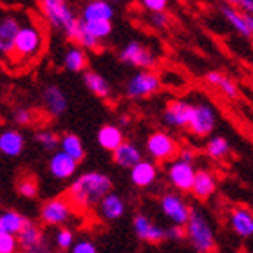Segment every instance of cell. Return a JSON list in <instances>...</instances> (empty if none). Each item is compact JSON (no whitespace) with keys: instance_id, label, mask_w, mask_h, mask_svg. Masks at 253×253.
<instances>
[{"instance_id":"cell-26","label":"cell","mask_w":253,"mask_h":253,"mask_svg":"<svg viewBox=\"0 0 253 253\" xmlns=\"http://www.w3.org/2000/svg\"><path fill=\"white\" fill-rule=\"evenodd\" d=\"M221 15H222V18H224V20H226L228 24L241 35V37L252 38V31H250L248 20H246V15H244L243 11L237 9V7H233L232 4H224V5H221Z\"/></svg>"},{"instance_id":"cell-2","label":"cell","mask_w":253,"mask_h":253,"mask_svg":"<svg viewBox=\"0 0 253 253\" xmlns=\"http://www.w3.org/2000/svg\"><path fill=\"white\" fill-rule=\"evenodd\" d=\"M40 9H42L43 18L53 29L65 33V37L71 42H76L80 37V20L73 7L63 2V0H42L40 2Z\"/></svg>"},{"instance_id":"cell-22","label":"cell","mask_w":253,"mask_h":253,"mask_svg":"<svg viewBox=\"0 0 253 253\" xmlns=\"http://www.w3.org/2000/svg\"><path fill=\"white\" fill-rule=\"evenodd\" d=\"M96 141L103 150H109V152H116L118 148L125 143V136H123V130L120 125H114V123H105L103 126H100V130L96 134Z\"/></svg>"},{"instance_id":"cell-20","label":"cell","mask_w":253,"mask_h":253,"mask_svg":"<svg viewBox=\"0 0 253 253\" xmlns=\"http://www.w3.org/2000/svg\"><path fill=\"white\" fill-rule=\"evenodd\" d=\"M80 18L84 22H112L114 7L105 0H90L82 7Z\"/></svg>"},{"instance_id":"cell-42","label":"cell","mask_w":253,"mask_h":253,"mask_svg":"<svg viewBox=\"0 0 253 253\" xmlns=\"http://www.w3.org/2000/svg\"><path fill=\"white\" fill-rule=\"evenodd\" d=\"M226 78L222 73H219V71H210V73H206L205 80H206V84H210L213 85V87H217L219 89V85L222 84V80Z\"/></svg>"},{"instance_id":"cell-10","label":"cell","mask_w":253,"mask_h":253,"mask_svg":"<svg viewBox=\"0 0 253 253\" xmlns=\"http://www.w3.org/2000/svg\"><path fill=\"white\" fill-rule=\"evenodd\" d=\"M195 175H197V170L194 165L185 163L181 159H174L172 163H169V169H167V179L172 185V188L181 194L192 192Z\"/></svg>"},{"instance_id":"cell-38","label":"cell","mask_w":253,"mask_h":253,"mask_svg":"<svg viewBox=\"0 0 253 253\" xmlns=\"http://www.w3.org/2000/svg\"><path fill=\"white\" fill-rule=\"evenodd\" d=\"M69 253H98V248L89 239H80V241H76V244Z\"/></svg>"},{"instance_id":"cell-46","label":"cell","mask_w":253,"mask_h":253,"mask_svg":"<svg viewBox=\"0 0 253 253\" xmlns=\"http://www.w3.org/2000/svg\"><path fill=\"white\" fill-rule=\"evenodd\" d=\"M244 15H246V13H244ZM246 20H248L250 31H252V38H253V16L252 15H246Z\"/></svg>"},{"instance_id":"cell-45","label":"cell","mask_w":253,"mask_h":253,"mask_svg":"<svg viewBox=\"0 0 253 253\" xmlns=\"http://www.w3.org/2000/svg\"><path fill=\"white\" fill-rule=\"evenodd\" d=\"M235 4H237V7L243 11V13L253 16V0H237Z\"/></svg>"},{"instance_id":"cell-48","label":"cell","mask_w":253,"mask_h":253,"mask_svg":"<svg viewBox=\"0 0 253 253\" xmlns=\"http://www.w3.org/2000/svg\"><path fill=\"white\" fill-rule=\"evenodd\" d=\"M60 253H63V252H60Z\"/></svg>"},{"instance_id":"cell-17","label":"cell","mask_w":253,"mask_h":253,"mask_svg":"<svg viewBox=\"0 0 253 253\" xmlns=\"http://www.w3.org/2000/svg\"><path fill=\"white\" fill-rule=\"evenodd\" d=\"M49 174L53 175L54 179L65 181L74 177L76 170H78V161H74L73 158H69L67 154H63L62 150L51 154L47 163Z\"/></svg>"},{"instance_id":"cell-6","label":"cell","mask_w":253,"mask_h":253,"mask_svg":"<svg viewBox=\"0 0 253 253\" xmlns=\"http://www.w3.org/2000/svg\"><path fill=\"white\" fill-rule=\"evenodd\" d=\"M159 208L172 224L186 226L192 215V206L185 201L179 192H167L159 197Z\"/></svg>"},{"instance_id":"cell-47","label":"cell","mask_w":253,"mask_h":253,"mask_svg":"<svg viewBox=\"0 0 253 253\" xmlns=\"http://www.w3.org/2000/svg\"><path fill=\"white\" fill-rule=\"evenodd\" d=\"M118 122H120V125H126V123H128V118H126V116H123V118H120V120H118Z\"/></svg>"},{"instance_id":"cell-12","label":"cell","mask_w":253,"mask_h":253,"mask_svg":"<svg viewBox=\"0 0 253 253\" xmlns=\"http://www.w3.org/2000/svg\"><path fill=\"white\" fill-rule=\"evenodd\" d=\"M22 253H53V248L43 235L42 228L35 222H27L24 232L18 235Z\"/></svg>"},{"instance_id":"cell-13","label":"cell","mask_w":253,"mask_h":253,"mask_svg":"<svg viewBox=\"0 0 253 253\" xmlns=\"http://www.w3.org/2000/svg\"><path fill=\"white\" fill-rule=\"evenodd\" d=\"M132 230L136 233V237L143 243L148 244H159L167 239V230L161 228L156 221H152L145 213H136L132 219Z\"/></svg>"},{"instance_id":"cell-11","label":"cell","mask_w":253,"mask_h":253,"mask_svg":"<svg viewBox=\"0 0 253 253\" xmlns=\"http://www.w3.org/2000/svg\"><path fill=\"white\" fill-rule=\"evenodd\" d=\"M120 60L126 65L139 67L141 71H150V67H154V63H156L154 53L139 40L126 42L120 51Z\"/></svg>"},{"instance_id":"cell-44","label":"cell","mask_w":253,"mask_h":253,"mask_svg":"<svg viewBox=\"0 0 253 253\" xmlns=\"http://www.w3.org/2000/svg\"><path fill=\"white\" fill-rule=\"evenodd\" d=\"M177 159H181V161H185V163L194 165V161H195V152H194V150H190V148H181V150H179V156H177Z\"/></svg>"},{"instance_id":"cell-27","label":"cell","mask_w":253,"mask_h":253,"mask_svg":"<svg viewBox=\"0 0 253 253\" xmlns=\"http://www.w3.org/2000/svg\"><path fill=\"white\" fill-rule=\"evenodd\" d=\"M29 219L22 215L20 211L16 210H4L0 213V233H7V235H15L18 237Z\"/></svg>"},{"instance_id":"cell-25","label":"cell","mask_w":253,"mask_h":253,"mask_svg":"<svg viewBox=\"0 0 253 253\" xmlns=\"http://www.w3.org/2000/svg\"><path fill=\"white\" fill-rule=\"evenodd\" d=\"M215 188H217V175L211 170H206V169L197 170L194 188H192L194 197H197L199 201L210 199L211 195L215 194Z\"/></svg>"},{"instance_id":"cell-18","label":"cell","mask_w":253,"mask_h":253,"mask_svg":"<svg viewBox=\"0 0 253 253\" xmlns=\"http://www.w3.org/2000/svg\"><path fill=\"white\" fill-rule=\"evenodd\" d=\"M96 210H98V215L105 222H114L125 215L126 205L122 195L116 194V192H111L107 197H103V201L98 205Z\"/></svg>"},{"instance_id":"cell-43","label":"cell","mask_w":253,"mask_h":253,"mask_svg":"<svg viewBox=\"0 0 253 253\" xmlns=\"http://www.w3.org/2000/svg\"><path fill=\"white\" fill-rule=\"evenodd\" d=\"M150 24H152L154 27L163 29V27H167V24H169V16L165 15V13H156V15L150 16Z\"/></svg>"},{"instance_id":"cell-39","label":"cell","mask_w":253,"mask_h":253,"mask_svg":"<svg viewBox=\"0 0 253 253\" xmlns=\"http://www.w3.org/2000/svg\"><path fill=\"white\" fill-rule=\"evenodd\" d=\"M141 5L147 11H150L152 15H156V13H165L169 2H167V0H143Z\"/></svg>"},{"instance_id":"cell-34","label":"cell","mask_w":253,"mask_h":253,"mask_svg":"<svg viewBox=\"0 0 253 253\" xmlns=\"http://www.w3.org/2000/svg\"><path fill=\"white\" fill-rule=\"evenodd\" d=\"M54 244L60 252H71L73 246L76 244V237H74V232L71 228L63 226L58 228L56 233H54Z\"/></svg>"},{"instance_id":"cell-4","label":"cell","mask_w":253,"mask_h":253,"mask_svg":"<svg viewBox=\"0 0 253 253\" xmlns=\"http://www.w3.org/2000/svg\"><path fill=\"white\" fill-rule=\"evenodd\" d=\"M43 49V33L38 24H24L16 37L15 47L9 56V62L20 65V63L33 62Z\"/></svg>"},{"instance_id":"cell-36","label":"cell","mask_w":253,"mask_h":253,"mask_svg":"<svg viewBox=\"0 0 253 253\" xmlns=\"http://www.w3.org/2000/svg\"><path fill=\"white\" fill-rule=\"evenodd\" d=\"M11 118L16 125H31L35 122L37 114L31 111V109H26V107H16L15 111L11 112Z\"/></svg>"},{"instance_id":"cell-1","label":"cell","mask_w":253,"mask_h":253,"mask_svg":"<svg viewBox=\"0 0 253 253\" xmlns=\"http://www.w3.org/2000/svg\"><path fill=\"white\" fill-rule=\"evenodd\" d=\"M112 192V181L111 177L103 172L98 170H90L80 174L73 183L69 185L67 190V199L78 208L89 210L92 206L98 208L103 197Z\"/></svg>"},{"instance_id":"cell-14","label":"cell","mask_w":253,"mask_h":253,"mask_svg":"<svg viewBox=\"0 0 253 253\" xmlns=\"http://www.w3.org/2000/svg\"><path fill=\"white\" fill-rule=\"evenodd\" d=\"M192 112H194V101L172 100L165 107L163 122L172 128H188Z\"/></svg>"},{"instance_id":"cell-31","label":"cell","mask_w":253,"mask_h":253,"mask_svg":"<svg viewBox=\"0 0 253 253\" xmlns=\"http://www.w3.org/2000/svg\"><path fill=\"white\" fill-rule=\"evenodd\" d=\"M205 152L208 158L211 159H224L228 154L232 152V145L224 136H211L208 141H206Z\"/></svg>"},{"instance_id":"cell-29","label":"cell","mask_w":253,"mask_h":253,"mask_svg":"<svg viewBox=\"0 0 253 253\" xmlns=\"http://www.w3.org/2000/svg\"><path fill=\"white\" fill-rule=\"evenodd\" d=\"M82 78H84V85L94 96H98V98H109V96H111V92H112L111 84H109L107 78H103L100 73L87 71V73H84Z\"/></svg>"},{"instance_id":"cell-28","label":"cell","mask_w":253,"mask_h":253,"mask_svg":"<svg viewBox=\"0 0 253 253\" xmlns=\"http://www.w3.org/2000/svg\"><path fill=\"white\" fill-rule=\"evenodd\" d=\"M89 65V58H87V53L85 49H82L80 45H73L69 47L63 54V69L69 71V73H87L85 69Z\"/></svg>"},{"instance_id":"cell-37","label":"cell","mask_w":253,"mask_h":253,"mask_svg":"<svg viewBox=\"0 0 253 253\" xmlns=\"http://www.w3.org/2000/svg\"><path fill=\"white\" fill-rule=\"evenodd\" d=\"M18 250H20L18 237L0 233V253H18Z\"/></svg>"},{"instance_id":"cell-32","label":"cell","mask_w":253,"mask_h":253,"mask_svg":"<svg viewBox=\"0 0 253 253\" xmlns=\"http://www.w3.org/2000/svg\"><path fill=\"white\" fill-rule=\"evenodd\" d=\"M82 20V18H80ZM82 29L98 42L111 37L112 33V22H84L82 20Z\"/></svg>"},{"instance_id":"cell-33","label":"cell","mask_w":253,"mask_h":253,"mask_svg":"<svg viewBox=\"0 0 253 253\" xmlns=\"http://www.w3.org/2000/svg\"><path fill=\"white\" fill-rule=\"evenodd\" d=\"M35 141L45 150V152H58L60 148V136L53 130H38L35 132Z\"/></svg>"},{"instance_id":"cell-16","label":"cell","mask_w":253,"mask_h":253,"mask_svg":"<svg viewBox=\"0 0 253 253\" xmlns=\"http://www.w3.org/2000/svg\"><path fill=\"white\" fill-rule=\"evenodd\" d=\"M228 222L232 232L241 239L253 237V211L244 206H235L228 213Z\"/></svg>"},{"instance_id":"cell-3","label":"cell","mask_w":253,"mask_h":253,"mask_svg":"<svg viewBox=\"0 0 253 253\" xmlns=\"http://www.w3.org/2000/svg\"><path fill=\"white\" fill-rule=\"evenodd\" d=\"M186 239L197 253H213L215 250V232L210 217L205 211L192 206V215L186 224Z\"/></svg>"},{"instance_id":"cell-23","label":"cell","mask_w":253,"mask_h":253,"mask_svg":"<svg viewBox=\"0 0 253 253\" xmlns=\"http://www.w3.org/2000/svg\"><path fill=\"white\" fill-rule=\"evenodd\" d=\"M156 179H158V167L152 159H143L141 163H137L130 170L132 185L137 188H148L156 183Z\"/></svg>"},{"instance_id":"cell-8","label":"cell","mask_w":253,"mask_h":253,"mask_svg":"<svg viewBox=\"0 0 253 253\" xmlns=\"http://www.w3.org/2000/svg\"><path fill=\"white\" fill-rule=\"evenodd\" d=\"M161 89V78L154 71H137L125 84V96L130 100L148 98Z\"/></svg>"},{"instance_id":"cell-30","label":"cell","mask_w":253,"mask_h":253,"mask_svg":"<svg viewBox=\"0 0 253 253\" xmlns=\"http://www.w3.org/2000/svg\"><path fill=\"white\" fill-rule=\"evenodd\" d=\"M60 150L63 154H67L69 158H73L74 161H82L85 158V147L82 139H80L78 134H73V132H67L60 136Z\"/></svg>"},{"instance_id":"cell-19","label":"cell","mask_w":253,"mask_h":253,"mask_svg":"<svg viewBox=\"0 0 253 253\" xmlns=\"http://www.w3.org/2000/svg\"><path fill=\"white\" fill-rule=\"evenodd\" d=\"M26 150V137L16 128H4L0 132V152L5 158H18Z\"/></svg>"},{"instance_id":"cell-41","label":"cell","mask_w":253,"mask_h":253,"mask_svg":"<svg viewBox=\"0 0 253 253\" xmlns=\"http://www.w3.org/2000/svg\"><path fill=\"white\" fill-rule=\"evenodd\" d=\"M167 230V239L169 241H183L186 239V228L185 226H177V224H170Z\"/></svg>"},{"instance_id":"cell-21","label":"cell","mask_w":253,"mask_h":253,"mask_svg":"<svg viewBox=\"0 0 253 253\" xmlns=\"http://www.w3.org/2000/svg\"><path fill=\"white\" fill-rule=\"evenodd\" d=\"M43 107H45V111L51 114V116L58 118L62 116L63 112L67 111V96L63 92L62 87L58 85H47L45 89H43Z\"/></svg>"},{"instance_id":"cell-15","label":"cell","mask_w":253,"mask_h":253,"mask_svg":"<svg viewBox=\"0 0 253 253\" xmlns=\"http://www.w3.org/2000/svg\"><path fill=\"white\" fill-rule=\"evenodd\" d=\"M22 26L24 24H22V20L15 13H7V15L0 18V54L4 58L9 60Z\"/></svg>"},{"instance_id":"cell-9","label":"cell","mask_w":253,"mask_h":253,"mask_svg":"<svg viewBox=\"0 0 253 253\" xmlns=\"http://www.w3.org/2000/svg\"><path fill=\"white\" fill-rule=\"evenodd\" d=\"M217 123L215 109L208 101H197L194 103V112L192 120L188 123V132L194 134L195 137H206L210 136Z\"/></svg>"},{"instance_id":"cell-24","label":"cell","mask_w":253,"mask_h":253,"mask_svg":"<svg viewBox=\"0 0 253 253\" xmlns=\"http://www.w3.org/2000/svg\"><path fill=\"white\" fill-rule=\"evenodd\" d=\"M143 159H145L143 158V150L132 141H125L116 152H112V161L122 169L132 170L137 163H141Z\"/></svg>"},{"instance_id":"cell-40","label":"cell","mask_w":253,"mask_h":253,"mask_svg":"<svg viewBox=\"0 0 253 253\" xmlns=\"http://www.w3.org/2000/svg\"><path fill=\"white\" fill-rule=\"evenodd\" d=\"M219 90H221L224 96H228V98H237V94H239L237 84H235L233 80H230V78L222 80V84L219 85Z\"/></svg>"},{"instance_id":"cell-35","label":"cell","mask_w":253,"mask_h":253,"mask_svg":"<svg viewBox=\"0 0 253 253\" xmlns=\"http://www.w3.org/2000/svg\"><path fill=\"white\" fill-rule=\"evenodd\" d=\"M16 192L18 195L26 197V199H35L38 195V183L35 177H22L16 183Z\"/></svg>"},{"instance_id":"cell-7","label":"cell","mask_w":253,"mask_h":253,"mask_svg":"<svg viewBox=\"0 0 253 253\" xmlns=\"http://www.w3.org/2000/svg\"><path fill=\"white\" fill-rule=\"evenodd\" d=\"M73 203L67 197H53L45 201L40 208V219L47 226H58L63 228L71 219L74 217Z\"/></svg>"},{"instance_id":"cell-5","label":"cell","mask_w":253,"mask_h":253,"mask_svg":"<svg viewBox=\"0 0 253 253\" xmlns=\"http://www.w3.org/2000/svg\"><path fill=\"white\" fill-rule=\"evenodd\" d=\"M145 150L150 156L152 161H161V163H172L174 158L179 154L181 148L177 147L175 139L167 132L156 130L147 137Z\"/></svg>"}]
</instances>
